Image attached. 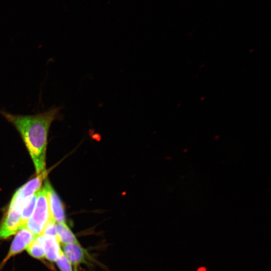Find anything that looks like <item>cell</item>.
<instances>
[{
    "label": "cell",
    "mask_w": 271,
    "mask_h": 271,
    "mask_svg": "<svg viewBox=\"0 0 271 271\" xmlns=\"http://www.w3.org/2000/svg\"><path fill=\"white\" fill-rule=\"evenodd\" d=\"M62 107H53L34 115L13 114L0 110L17 129L31 157L37 175L46 172L47 137L52 122L58 118Z\"/></svg>",
    "instance_id": "obj_1"
},
{
    "label": "cell",
    "mask_w": 271,
    "mask_h": 271,
    "mask_svg": "<svg viewBox=\"0 0 271 271\" xmlns=\"http://www.w3.org/2000/svg\"><path fill=\"white\" fill-rule=\"evenodd\" d=\"M50 219L54 220L50 214L47 194L43 187L37 192L34 210L24 228L37 236L42 233L45 225Z\"/></svg>",
    "instance_id": "obj_2"
},
{
    "label": "cell",
    "mask_w": 271,
    "mask_h": 271,
    "mask_svg": "<svg viewBox=\"0 0 271 271\" xmlns=\"http://www.w3.org/2000/svg\"><path fill=\"white\" fill-rule=\"evenodd\" d=\"M25 199L19 188L13 195L6 217L0 226V239L8 238L20 229L21 212Z\"/></svg>",
    "instance_id": "obj_3"
},
{
    "label": "cell",
    "mask_w": 271,
    "mask_h": 271,
    "mask_svg": "<svg viewBox=\"0 0 271 271\" xmlns=\"http://www.w3.org/2000/svg\"><path fill=\"white\" fill-rule=\"evenodd\" d=\"M44 187L47 192L50 212L56 223L65 222V217L63 204L48 180Z\"/></svg>",
    "instance_id": "obj_4"
},
{
    "label": "cell",
    "mask_w": 271,
    "mask_h": 271,
    "mask_svg": "<svg viewBox=\"0 0 271 271\" xmlns=\"http://www.w3.org/2000/svg\"><path fill=\"white\" fill-rule=\"evenodd\" d=\"M36 237L26 228L19 230L13 240L10 250L4 261L26 249Z\"/></svg>",
    "instance_id": "obj_5"
},
{
    "label": "cell",
    "mask_w": 271,
    "mask_h": 271,
    "mask_svg": "<svg viewBox=\"0 0 271 271\" xmlns=\"http://www.w3.org/2000/svg\"><path fill=\"white\" fill-rule=\"evenodd\" d=\"M62 246L64 254L75 267L86 262V251L80 244H63Z\"/></svg>",
    "instance_id": "obj_6"
},
{
    "label": "cell",
    "mask_w": 271,
    "mask_h": 271,
    "mask_svg": "<svg viewBox=\"0 0 271 271\" xmlns=\"http://www.w3.org/2000/svg\"><path fill=\"white\" fill-rule=\"evenodd\" d=\"M44 235L45 257L50 261H56L61 250L60 242L56 236Z\"/></svg>",
    "instance_id": "obj_7"
},
{
    "label": "cell",
    "mask_w": 271,
    "mask_h": 271,
    "mask_svg": "<svg viewBox=\"0 0 271 271\" xmlns=\"http://www.w3.org/2000/svg\"><path fill=\"white\" fill-rule=\"evenodd\" d=\"M46 176V171L43 172L21 187L20 188L24 197L26 198L37 192L41 188L43 180Z\"/></svg>",
    "instance_id": "obj_8"
},
{
    "label": "cell",
    "mask_w": 271,
    "mask_h": 271,
    "mask_svg": "<svg viewBox=\"0 0 271 271\" xmlns=\"http://www.w3.org/2000/svg\"><path fill=\"white\" fill-rule=\"evenodd\" d=\"M57 237L60 243L80 244L75 235L65 222L56 223Z\"/></svg>",
    "instance_id": "obj_9"
},
{
    "label": "cell",
    "mask_w": 271,
    "mask_h": 271,
    "mask_svg": "<svg viewBox=\"0 0 271 271\" xmlns=\"http://www.w3.org/2000/svg\"><path fill=\"white\" fill-rule=\"evenodd\" d=\"M37 192L26 198L24 201L21 212L20 229L25 227L33 213L37 201Z\"/></svg>",
    "instance_id": "obj_10"
},
{
    "label": "cell",
    "mask_w": 271,
    "mask_h": 271,
    "mask_svg": "<svg viewBox=\"0 0 271 271\" xmlns=\"http://www.w3.org/2000/svg\"><path fill=\"white\" fill-rule=\"evenodd\" d=\"M26 249L28 253L35 258L45 257L44 235L41 234L36 236Z\"/></svg>",
    "instance_id": "obj_11"
},
{
    "label": "cell",
    "mask_w": 271,
    "mask_h": 271,
    "mask_svg": "<svg viewBox=\"0 0 271 271\" xmlns=\"http://www.w3.org/2000/svg\"><path fill=\"white\" fill-rule=\"evenodd\" d=\"M56 262L61 271H72V264L67 258L62 249Z\"/></svg>",
    "instance_id": "obj_12"
},
{
    "label": "cell",
    "mask_w": 271,
    "mask_h": 271,
    "mask_svg": "<svg viewBox=\"0 0 271 271\" xmlns=\"http://www.w3.org/2000/svg\"><path fill=\"white\" fill-rule=\"evenodd\" d=\"M42 234L57 237L56 221L53 219H50L45 225Z\"/></svg>",
    "instance_id": "obj_13"
},
{
    "label": "cell",
    "mask_w": 271,
    "mask_h": 271,
    "mask_svg": "<svg viewBox=\"0 0 271 271\" xmlns=\"http://www.w3.org/2000/svg\"><path fill=\"white\" fill-rule=\"evenodd\" d=\"M206 268L205 267L201 266L197 269V271H206Z\"/></svg>",
    "instance_id": "obj_14"
},
{
    "label": "cell",
    "mask_w": 271,
    "mask_h": 271,
    "mask_svg": "<svg viewBox=\"0 0 271 271\" xmlns=\"http://www.w3.org/2000/svg\"><path fill=\"white\" fill-rule=\"evenodd\" d=\"M74 271H78L77 267H75Z\"/></svg>",
    "instance_id": "obj_15"
}]
</instances>
